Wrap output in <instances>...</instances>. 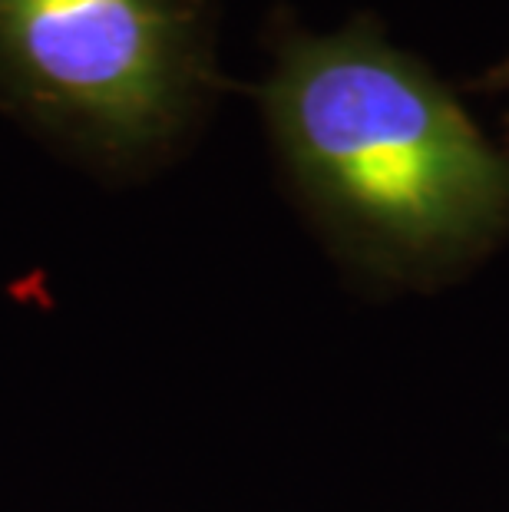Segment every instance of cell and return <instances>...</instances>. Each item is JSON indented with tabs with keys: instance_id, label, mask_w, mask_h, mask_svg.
Here are the masks:
<instances>
[{
	"instance_id": "1",
	"label": "cell",
	"mask_w": 509,
	"mask_h": 512,
	"mask_svg": "<svg viewBox=\"0 0 509 512\" xmlns=\"http://www.w3.org/2000/svg\"><path fill=\"white\" fill-rule=\"evenodd\" d=\"M265 116L314 212L400 265L450 261L509 222V159L371 20L278 37Z\"/></svg>"
},
{
	"instance_id": "2",
	"label": "cell",
	"mask_w": 509,
	"mask_h": 512,
	"mask_svg": "<svg viewBox=\"0 0 509 512\" xmlns=\"http://www.w3.org/2000/svg\"><path fill=\"white\" fill-rule=\"evenodd\" d=\"M205 83V0H0V90L103 156L176 136Z\"/></svg>"
},
{
	"instance_id": "3",
	"label": "cell",
	"mask_w": 509,
	"mask_h": 512,
	"mask_svg": "<svg viewBox=\"0 0 509 512\" xmlns=\"http://www.w3.org/2000/svg\"><path fill=\"white\" fill-rule=\"evenodd\" d=\"M490 83L496 86V90H509V60L500 63V67L490 73Z\"/></svg>"
}]
</instances>
